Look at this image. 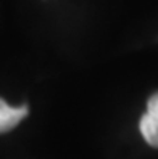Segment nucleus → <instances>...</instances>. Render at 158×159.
Masks as SVG:
<instances>
[{
	"mask_svg": "<svg viewBox=\"0 0 158 159\" xmlns=\"http://www.w3.org/2000/svg\"><path fill=\"white\" fill-rule=\"evenodd\" d=\"M139 129L145 142L153 148H158V92L148 98L147 111L141 117Z\"/></svg>",
	"mask_w": 158,
	"mask_h": 159,
	"instance_id": "1",
	"label": "nucleus"
},
{
	"mask_svg": "<svg viewBox=\"0 0 158 159\" xmlns=\"http://www.w3.org/2000/svg\"><path fill=\"white\" fill-rule=\"evenodd\" d=\"M27 113H29V108L26 105L13 108L0 98V134H5L8 130L15 129L27 116Z\"/></svg>",
	"mask_w": 158,
	"mask_h": 159,
	"instance_id": "2",
	"label": "nucleus"
}]
</instances>
